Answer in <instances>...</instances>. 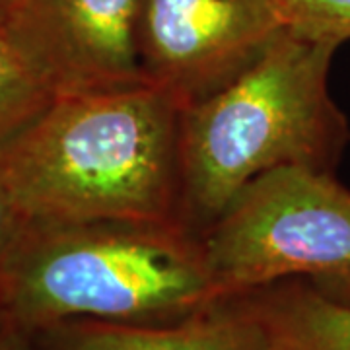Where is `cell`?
Here are the masks:
<instances>
[{
	"instance_id": "cell-1",
	"label": "cell",
	"mask_w": 350,
	"mask_h": 350,
	"mask_svg": "<svg viewBox=\"0 0 350 350\" xmlns=\"http://www.w3.org/2000/svg\"><path fill=\"white\" fill-rule=\"evenodd\" d=\"M181 111L146 82L61 96L0 152V183L27 222L181 224Z\"/></svg>"
},
{
	"instance_id": "cell-2",
	"label": "cell",
	"mask_w": 350,
	"mask_h": 350,
	"mask_svg": "<svg viewBox=\"0 0 350 350\" xmlns=\"http://www.w3.org/2000/svg\"><path fill=\"white\" fill-rule=\"evenodd\" d=\"M218 298L200 238L177 222H25L0 262V312L24 333L78 317L172 325Z\"/></svg>"
},
{
	"instance_id": "cell-3",
	"label": "cell",
	"mask_w": 350,
	"mask_h": 350,
	"mask_svg": "<svg viewBox=\"0 0 350 350\" xmlns=\"http://www.w3.org/2000/svg\"><path fill=\"white\" fill-rule=\"evenodd\" d=\"M337 49L286 27L250 70L181 111L179 220L187 230L200 238L241 187L269 170L333 174L350 140L329 94Z\"/></svg>"
},
{
	"instance_id": "cell-4",
	"label": "cell",
	"mask_w": 350,
	"mask_h": 350,
	"mask_svg": "<svg viewBox=\"0 0 350 350\" xmlns=\"http://www.w3.org/2000/svg\"><path fill=\"white\" fill-rule=\"evenodd\" d=\"M200 245L220 298L304 278L350 306V189L331 172L280 165L253 177Z\"/></svg>"
},
{
	"instance_id": "cell-5",
	"label": "cell",
	"mask_w": 350,
	"mask_h": 350,
	"mask_svg": "<svg viewBox=\"0 0 350 350\" xmlns=\"http://www.w3.org/2000/svg\"><path fill=\"white\" fill-rule=\"evenodd\" d=\"M284 31L273 0H140V72L185 109L250 70Z\"/></svg>"
},
{
	"instance_id": "cell-6",
	"label": "cell",
	"mask_w": 350,
	"mask_h": 350,
	"mask_svg": "<svg viewBox=\"0 0 350 350\" xmlns=\"http://www.w3.org/2000/svg\"><path fill=\"white\" fill-rule=\"evenodd\" d=\"M140 0H22L6 22L18 51L55 98L144 84Z\"/></svg>"
},
{
	"instance_id": "cell-7",
	"label": "cell",
	"mask_w": 350,
	"mask_h": 350,
	"mask_svg": "<svg viewBox=\"0 0 350 350\" xmlns=\"http://www.w3.org/2000/svg\"><path fill=\"white\" fill-rule=\"evenodd\" d=\"M36 350H269L259 325L232 296L172 325L64 319L27 333Z\"/></svg>"
},
{
	"instance_id": "cell-8",
	"label": "cell",
	"mask_w": 350,
	"mask_h": 350,
	"mask_svg": "<svg viewBox=\"0 0 350 350\" xmlns=\"http://www.w3.org/2000/svg\"><path fill=\"white\" fill-rule=\"evenodd\" d=\"M259 325L269 350H350V306L304 278L232 296Z\"/></svg>"
},
{
	"instance_id": "cell-9",
	"label": "cell",
	"mask_w": 350,
	"mask_h": 350,
	"mask_svg": "<svg viewBox=\"0 0 350 350\" xmlns=\"http://www.w3.org/2000/svg\"><path fill=\"white\" fill-rule=\"evenodd\" d=\"M57 100L0 24V152Z\"/></svg>"
},
{
	"instance_id": "cell-10",
	"label": "cell",
	"mask_w": 350,
	"mask_h": 350,
	"mask_svg": "<svg viewBox=\"0 0 350 350\" xmlns=\"http://www.w3.org/2000/svg\"><path fill=\"white\" fill-rule=\"evenodd\" d=\"M290 31L304 38L333 41L350 39V0H273Z\"/></svg>"
},
{
	"instance_id": "cell-11",
	"label": "cell",
	"mask_w": 350,
	"mask_h": 350,
	"mask_svg": "<svg viewBox=\"0 0 350 350\" xmlns=\"http://www.w3.org/2000/svg\"><path fill=\"white\" fill-rule=\"evenodd\" d=\"M25 222L27 220L16 208L8 191L0 183V262L4 261L8 251L12 250L16 239L24 230Z\"/></svg>"
},
{
	"instance_id": "cell-12",
	"label": "cell",
	"mask_w": 350,
	"mask_h": 350,
	"mask_svg": "<svg viewBox=\"0 0 350 350\" xmlns=\"http://www.w3.org/2000/svg\"><path fill=\"white\" fill-rule=\"evenodd\" d=\"M0 350H36V347L27 333L8 323L0 331Z\"/></svg>"
},
{
	"instance_id": "cell-13",
	"label": "cell",
	"mask_w": 350,
	"mask_h": 350,
	"mask_svg": "<svg viewBox=\"0 0 350 350\" xmlns=\"http://www.w3.org/2000/svg\"><path fill=\"white\" fill-rule=\"evenodd\" d=\"M20 4L22 0H0V24H6Z\"/></svg>"
},
{
	"instance_id": "cell-14",
	"label": "cell",
	"mask_w": 350,
	"mask_h": 350,
	"mask_svg": "<svg viewBox=\"0 0 350 350\" xmlns=\"http://www.w3.org/2000/svg\"><path fill=\"white\" fill-rule=\"evenodd\" d=\"M6 325H8V319L4 317V313L0 312V331H2V329H4Z\"/></svg>"
}]
</instances>
